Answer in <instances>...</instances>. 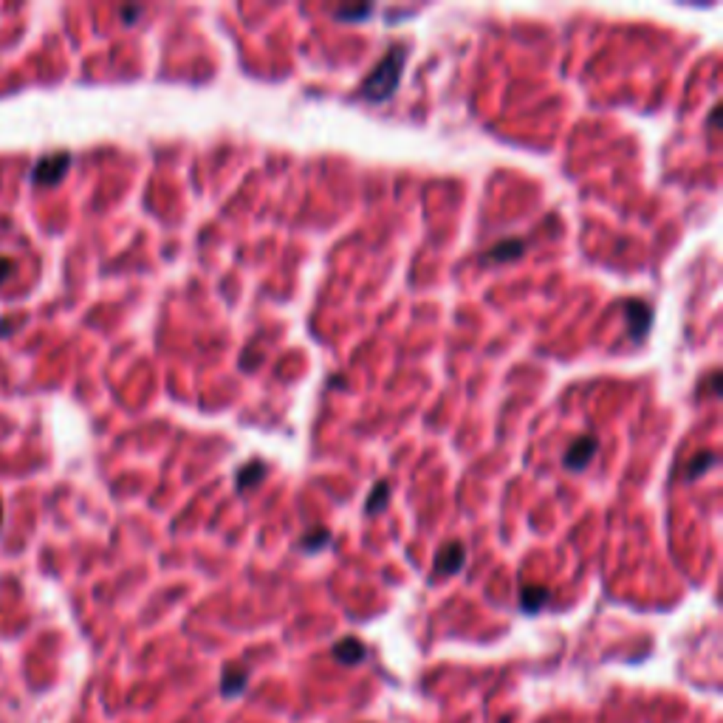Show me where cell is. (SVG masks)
<instances>
[{
	"label": "cell",
	"mask_w": 723,
	"mask_h": 723,
	"mask_svg": "<svg viewBox=\"0 0 723 723\" xmlns=\"http://www.w3.org/2000/svg\"><path fill=\"white\" fill-rule=\"evenodd\" d=\"M520 254H523V241L511 238V241H503V243L492 246L489 258H495V260H511V258H520Z\"/></svg>",
	"instance_id": "ba28073f"
},
{
	"label": "cell",
	"mask_w": 723,
	"mask_h": 723,
	"mask_svg": "<svg viewBox=\"0 0 723 723\" xmlns=\"http://www.w3.org/2000/svg\"><path fill=\"white\" fill-rule=\"evenodd\" d=\"M373 12V6H345V9H336L334 14L339 17V20H362V17H367Z\"/></svg>",
	"instance_id": "4fadbf2b"
},
{
	"label": "cell",
	"mask_w": 723,
	"mask_h": 723,
	"mask_svg": "<svg viewBox=\"0 0 723 723\" xmlns=\"http://www.w3.org/2000/svg\"><path fill=\"white\" fill-rule=\"evenodd\" d=\"M387 492H390L387 483H376V486H373L370 500H367V515H376V511H382V506L387 503Z\"/></svg>",
	"instance_id": "8fae6325"
},
{
	"label": "cell",
	"mask_w": 723,
	"mask_h": 723,
	"mask_svg": "<svg viewBox=\"0 0 723 723\" xmlns=\"http://www.w3.org/2000/svg\"><path fill=\"white\" fill-rule=\"evenodd\" d=\"M596 450H599V438L596 435H582V438H576L574 444L568 447V452H565V466H568V469H574V472L585 469V466L591 463V458L596 455Z\"/></svg>",
	"instance_id": "3957f363"
},
{
	"label": "cell",
	"mask_w": 723,
	"mask_h": 723,
	"mask_svg": "<svg viewBox=\"0 0 723 723\" xmlns=\"http://www.w3.org/2000/svg\"><path fill=\"white\" fill-rule=\"evenodd\" d=\"M546 599H548V591L546 588H540V585H531V588H526L523 591V608L528 611V613H534V611H540L543 604H546Z\"/></svg>",
	"instance_id": "30bf717a"
},
{
	"label": "cell",
	"mask_w": 723,
	"mask_h": 723,
	"mask_svg": "<svg viewBox=\"0 0 723 723\" xmlns=\"http://www.w3.org/2000/svg\"><path fill=\"white\" fill-rule=\"evenodd\" d=\"M9 271H12V260L9 258H0V283H3V280L9 277Z\"/></svg>",
	"instance_id": "9a60e30c"
},
{
	"label": "cell",
	"mask_w": 723,
	"mask_h": 723,
	"mask_svg": "<svg viewBox=\"0 0 723 723\" xmlns=\"http://www.w3.org/2000/svg\"><path fill=\"white\" fill-rule=\"evenodd\" d=\"M136 14H142V9H127V12H122V17H125V20H133Z\"/></svg>",
	"instance_id": "2e32d148"
},
{
	"label": "cell",
	"mask_w": 723,
	"mask_h": 723,
	"mask_svg": "<svg viewBox=\"0 0 723 723\" xmlns=\"http://www.w3.org/2000/svg\"><path fill=\"white\" fill-rule=\"evenodd\" d=\"M624 314H627V325H630V336L633 339H641L647 331H650V306L641 299H633V302H624Z\"/></svg>",
	"instance_id": "277c9868"
},
{
	"label": "cell",
	"mask_w": 723,
	"mask_h": 723,
	"mask_svg": "<svg viewBox=\"0 0 723 723\" xmlns=\"http://www.w3.org/2000/svg\"><path fill=\"white\" fill-rule=\"evenodd\" d=\"M715 463H718L715 452H701V455H695V458L689 461V466H687V478H689V480H695L698 475H704L707 469H712Z\"/></svg>",
	"instance_id": "9c48e42d"
},
{
	"label": "cell",
	"mask_w": 723,
	"mask_h": 723,
	"mask_svg": "<svg viewBox=\"0 0 723 723\" xmlns=\"http://www.w3.org/2000/svg\"><path fill=\"white\" fill-rule=\"evenodd\" d=\"M0 517H3V503H0Z\"/></svg>",
	"instance_id": "e0dca14e"
},
{
	"label": "cell",
	"mask_w": 723,
	"mask_h": 723,
	"mask_svg": "<svg viewBox=\"0 0 723 723\" xmlns=\"http://www.w3.org/2000/svg\"><path fill=\"white\" fill-rule=\"evenodd\" d=\"M404 60H407V49H404V45H393V49L384 54V60L376 65V71H373L362 82V97L367 102H384V99H390L393 90H395V85H399V79H402Z\"/></svg>",
	"instance_id": "6da1fadb"
},
{
	"label": "cell",
	"mask_w": 723,
	"mask_h": 723,
	"mask_svg": "<svg viewBox=\"0 0 723 723\" xmlns=\"http://www.w3.org/2000/svg\"><path fill=\"white\" fill-rule=\"evenodd\" d=\"M68 167H71V156H68V153L45 156L40 164L32 170V178H34V184H54V181H60L68 173Z\"/></svg>",
	"instance_id": "7a4b0ae2"
},
{
	"label": "cell",
	"mask_w": 723,
	"mask_h": 723,
	"mask_svg": "<svg viewBox=\"0 0 723 723\" xmlns=\"http://www.w3.org/2000/svg\"><path fill=\"white\" fill-rule=\"evenodd\" d=\"M243 684H246V672L238 670V672H226L221 687H223V695H238L243 689Z\"/></svg>",
	"instance_id": "7c38bea8"
},
{
	"label": "cell",
	"mask_w": 723,
	"mask_h": 723,
	"mask_svg": "<svg viewBox=\"0 0 723 723\" xmlns=\"http://www.w3.org/2000/svg\"><path fill=\"white\" fill-rule=\"evenodd\" d=\"M463 559H466L463 546L452 543V546H447L444 551L438 554V559H435V571H438V574H455V571H461Z\"/></svg>",
	"instance_id": "5b68a950"
},
{
	"label": "cell",
	"mask_w": 723,
	"mask_h": 723,
	"mask_svg": "<svg viewBox=\"0 0 723 723\" xmlns=\"http://www.w3.org/2000/svg\"><path fill=\"white\" fill-rule=\"evenodd\" d=\"M263 475H266V466H263V461H252V463H246L243 469L238 472V489H252V486H258L260 480H263Z\"/></svg>",
	"instance_id": "52a82bcc"
},
{
	"label": "cell",
	"mask_w": 723,
	"mask_h": 723,
	"mask_svg": "<svg viewBox=\"0 0 723 723\" xmlns=\"http://www.w3.org/2000/svg\"><path fill=\"white\" fill-rule=\"evenodd\" d=\"M325 540H328V531H319V537H317V534H308V537L302 540V548H306V551H317V548L325 546Z\"/></svg>",
	"instance_id": "5bb4252c"
},
{
	"label": "cell",
	"mask_w": 723,
	"mask_h": 723,
	"mask_svg": "<svg viewBox=\"0 0 723 723\" xmlns=\"http://www.w3.org/2000/svg\"><path fill=\"white\" fill-rule=\"evenodd\" d=\"M334 656L342 661V664H356L365 659V647L356 641V639H345L334 647Z\"/></svg>",
	"instance_id": "8992f818"
}]
</instances>
